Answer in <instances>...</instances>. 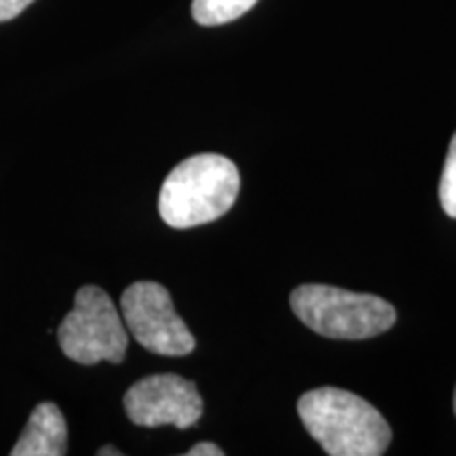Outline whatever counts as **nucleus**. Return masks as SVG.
<instances>
[{"label":"nucleus","instance_id":"12","mask_svg":"<svg viewBox=\"0 0 456 456\" xmlns=\"http://www.w3.org/2000/svg\"><path fill=\"white\" fill-rule=\"evenodd\" d=\"M98 456H123V452L114 446H104L98 450Z\"/></svg>","mask_w":456,"mask_h":456},{"label":"nucleus","instance_id":"8","mask_svg":"<svg viewBox=\"0 0 456 456\" xmlns=\"http://www.w3.org/2000/svg\"><path fill=\"white\" fill-rule=\"evenodd\" d=\"M258 0H192V17L199 26H224L243 17Z\"/></svg>","mask_w":456,"mask_h":456},{"label":"nucleus","instance_id":"1","mask_svg":"<svg viewBox=\"0 0 456 456\" xmlns=\"http://www.w3.org/2000/svg\"><path fill=\"white\" fill-rule=\"evenodd\" d=\"M298 414L311 437L330 456H380L391 444V427L355 393L322 387L300 397Z\"/></svg>","mask_w":456,"mask_h":456},{"label":"nucleus","instance_id":"2","mask_svg":"<svg viewBox=\"0 0 456 456\" xmlns=\"http://www.w3.org/2000/svg\"><path fill=\"white\" fill-rule=\"evenodd\" d=\"M241 178L222 155L188 157L169 171L159 195V214L171 228H192L218 220L237 201Z\"/></svg>","mask_w":456,"mask_h":456},{"label":"nucleus","instance_id":"10","mask_svg":"<svg viewBox=\"0 0 456 456\" xmlns=\"http://www.w3.org/2000/svg\"><path fill=\"white\" fill-rule=\"evenodd\" d=\"M32 3L34 0H0V21L13 20Z\"/></svg>","mask_w":456,"mask_h":456},{"label":"nucleus","instance_id":"5","mask_svg":"<svg viewBox=\"0 0 456 456\" xmlns=\"http://www.w3.org/2000/svg\"><path fill=\"white\" fill-rule=\"evenodd\" d=\"M121 315L127 330L146 351L165 357H184L195 351V336L175 313L167 288L157 281H135L121 296Z\"/></svg>","mask_w":456,"mask_h":456},{"label":"nucleus","instance_id":"3","mask_svg":"<svg viewBox=\"0 0 456 456\" xmlns=\"http://www.w3.org/2000/svg\"><path fill=\"white\" fill-rule=\"evenodd\" d=\"M289 305L306 328L334 340L372 338L397 322V313L387 300L334 285H300L289 296Z\"/></svg>","mask_w":456,"mask_h":456},{"label":"nucleus","instance_id":"7","mask_svg":"<svg viewBox=\"0 0 456 456\" xmlns=\"http://www.w3.org/2000/svg\"><path fill=\"white\" fill-rule=\"evenodd\" d=\"M68 452V427L61 410L51 402L38 403L11 456H64Z\"/></svg>","mask_w":456,"mask_h":456},{"label":"nucleus","instance_id":"9","mask_svg":"<svg viewBox=\"0 0 456 456\" xmlns=\"http://www.w3.org/2000/svg\"><path fill=\"white\" fill-rule=\"evenodd\" d=\"M440 203L450 218H456V134L450 142L440 180Z\"/></svg>","mask_w":456,"mask_h":456},{"label":"nucleus","instance_id":"6","mask_svg":"<svg viewBox=\"0 0 456 456\" xmlns=\"http://www.w3.org/2000/svg\"><path fill=\"white\" fill-rule=\"evenodd\" d=\"M125 412L138 427L171 425L188 429L203 416V397L195 383L178 374H152L129 387Z\"/></svg>","mask_w":456,"mask_h":456},{"label":"nucleus","instance_id":"4","mask_svg":"<svg viewBox=\"0 0 456 456\" xmlns=\"http://www.w3.org/2000/svg\"><path fill=\"white\" fill-rule=\"evenodd\" d=\"M57 338L61 353L83 366L121 363L129 345L123 315L98 285H83L78 289L72 311L60 323Z\"/></svg>","mask_w":456,"mask_h":456},{"label":"nucleus","instance_id":"11","mask_svg":"<svg viewBox=\"0 0 456 456\" xmlns=\"http://www.w3.org/2000/svg\"><path fill=\"white\" fill-rule=\"evenodd\" d=\"M188 456H224V450L216 446L212 442H201L195 444L191 450L186 452Z\"/></svg>","mask_w":456,"mask_h":456},{"label":"nucleus","instance_id":"13","mask_svg":"<svg viewBox=\"0 0 456 456\" xmlns=\"http://www.w3.org/2000/svg\"><path fill=\"white\" fill-rule=\"evenodd\" d=\"M454 414H456V389H454Z\"/></svg>","mask_w":456,"mask_h":456}]
</instances>
